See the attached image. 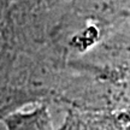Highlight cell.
Listing matches in <instances>:
<instances>
[{"mask_svg":"<svg viewBox=\"0 0 130 130\" xmlns=\"http://www.w3.org/2000/svg\"><path fill=\"white\" fill-rule=\"evenodd\" d=\"M58 130H87V126L79 118H76L72 115H69V117L65 119L64 124Z\"/></svg>","mask_w":130,"mask_h":130,"instance_id":"cell-2","label":"cell"},{"mask_svg":"<svg viewBox=\"0 0 130 130\" xmlns=\"http://www.w3.org/2000/svg\"><path fill=\"white\" fill-rule=\"evenodd\" d=\"M7 130H56L46 106H39L29 112H13L5 117Z\"/></svg>","mask_w":130,"mask_h":130,"instance_id":"cell-1","label":"cell"}]
</instances>
